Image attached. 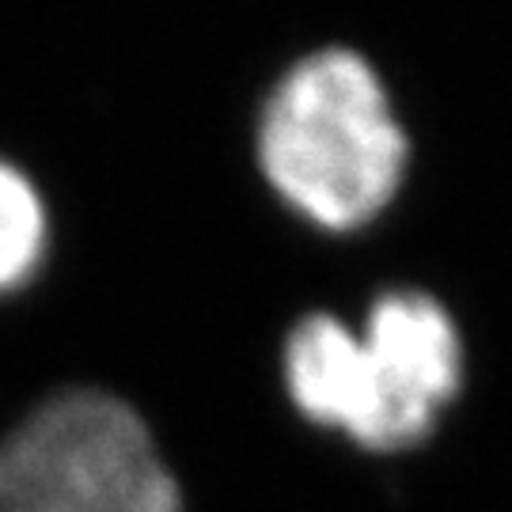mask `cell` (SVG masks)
Wrapping results in <instances>:
<instances>
[{
    "instance_id": "4",
    "label": "cell",
    "mask_w": 512,
    "mask_h": 512,
    "mask_svg": "<svg viewBox=\"0 0 512 512\" xmlns=\"http://www.w3.org/2000/svg\"><path fill=\"white\" fill-rule=\"evenodd\" d=\"M46 247V209L35 186L0 160V293L35 274Z\"/></svg>"
},
{
    "instance_id": "1",
    "label": "cell",
    "mask_w": 512,
    "mask_h": 512,
    "mask_svg": "<svg viewBox=\"0 0 512 512\" xmlns=\"http://www.w3.org/2000/svg\"><path fill=\"white\" fill-rule=\"evenodd\" d=\"M258 156L277 194L308 220L357 228L391 202L403 179L406 137L365 57L323 50L274 88Z\"/></svg>"
},
{
    "instance_id": "2",
    "label": "cell",
    "mask_w": 512,
    "mask_h": 512,
    "mask_svg": "<svg viewBox=\"0 0 512 512\" xmlns=\"http://www.w3.org/2000/svg\"><path fill=\"white\" fill-rule=\"evenodd\" d=\"M0 512H179V482L122 399L65 391L0 440Z\"/></svg>"
},
{
    "instance_id": "3",
    "label": "cell",
    "mask_w": 512,
    "mask_h": 512,
    "mask_svg": "<svg viewBox=\"0 0 512 512\" xmlns=\"http://www.w3.org/2000/svg\"><path fill=\"white\" fill-rule=\"evenodd\" d=\"M357 365V425L365 448H406L421 440L463 376L456 323L421 293H387L368 311Z\"/></svg>"
}]
</instances>
